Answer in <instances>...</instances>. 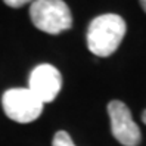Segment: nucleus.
Here are the masks:
<instances>
[{
	"mask_svg": "<svg viewBox=\"0 0 146 146\" xmlns=\"http://www.w3.org/2000/svg\"><path fill=\"white\" fill-rule=\"evenodd\" d=\"M30 16L36 28L53 36L72 27V15L64 0H34Z\"/></svg>",
	"mask_w": 146,
	"mask_h": 146,
	"instance_id": "nucleus-2",
	"label": "nucleus"
},
{
	"mask_svg": "<svg viewBox=\"0 0 146 146\" xmlns=\"http://www.w3.org/2000/svg\"><path fill=\"white\" fill-rule=\"evenodd\" d=\"M2 105L5 114L16 123H31L43 112V104L27 89H9L3 93Z\"/></svg>",
	"mask_w": 146,
	"mask_h": 146,
	"instance_id": "nucleus-3",
	"label": "nucleus"
},
{
	"mask_svg": "<svg viewBox=\"0 0 146 146\" xmlns=\"http://www.w3.org/2000/svg\"><path fill=\"white\" fill-rule=\"evenodd\" d=\"M28 89L43 105L55 100L62 89V75L50 64L37 65L30 74Z\"/></svg>",
	"mask_w": 146,
	"mask_h": 146,
	"instance_id": "nucleus-5",
	"label": "nucleus"
},
{
	"mask_svg": "<svg viewBox=\"0 0 146 146\" xmlns=\"http://www.w3.org/2000/svg\"><path fill=\"white\" fill-rule=\"evenodd\" d=\"M53 146H75L72 139L70 137V134H68L66 131L61 130V131H58L53 137V142H52Z\"/></svg>",
	"mask_w": 146,
	"mask_h": 146,
	"instance_id": "nucleus-6",
	"label": "nucleus"
},
{
	"mask_svg": "<svg viewBox=\"0 0 146 146\" xmlns=\"http://www.w3.org/2000/svg\"><path fill=\"white\" fill-rule=\"evenodd\" d=\"M142 119H143V123L146 124V111H145V112L142 114Z\"/></svg>",
	"mask_w": 146,
	"mask_h": 146,
	"instance_id": "nucleus-9",
	"label": "nucleus"
},
{
	"mask_svg": "<svg viewBox=\"0 0 146 146\" xmlns=\"http://www.w3.org/2000/svg\"><path fill=\"white\" fill-rule=\"evenodd\" d=\"M140 5H142V7H143V11L146 12V0H140Z\"/></svg>",
	"mask_w": 146,
	"mask_h": 146,
	"instance_id": "nucleus-8",
	"label": "nucleus"
},
{
	"mask_svg": "<svg viewBox=\"0 0 146 146\" xmlns=\"http://www.w3.org/2000/svg\"><path fill=\"white\" fill-rule=\"evenodd\" d=\"M125 21L119 15L105 13L96 16L87 30V47L99 58L111 56L125 36Z\"/></svg>",
	"mask_w": 146,
	"mask_h": 146,
	"instance_id": "nucleus-1",
	"label": "nucleus"
},
{
	"mask_svg": "<svg viewBox=\"0 0 146 146\" xmlns=\"http://www.w3.org/2000/svg\"><path fill=\"white\" fill-rule=\"evenodd\" d=\"M3 2H5L7 6H11V7H21V6H24V5L33 2V0H3Z\"/></svg>",
	"mask_w": 146,
	"mask_h": 146,
	"instance_id": "nucleus-7",
	"label": "nucleus"
},
{
	"mask_svg": "<svg viewBox=\"0 0 146 146\" xmlns=\"http://www.w3.org/2000/svg\"><path fill=\"white\" fill-rule=\"evenodd\" d=\"M108 114L111 118V130L115 139L124 146H137L142 140L140 128L134 123L130 109L121 100L108 104Z\"/></svg>",
	"mask_w": 146,
	"mask_h": 146,
	"instance_id": "nucleus-4",
	"label": "nucleus"
}]
</instances>
